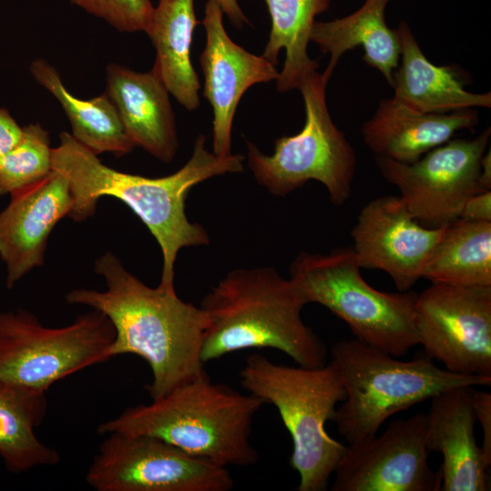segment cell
<instances>
[{
  "label": "cell",
  "mask_w": 491,
  "mask_h": 491,
  "mask_svg": "<svg viewBox=\"0 0 491 491\" xmlns=\"http://www.w3.org/2000/svg\"><path fill=\"white\" fill-rule=\"evenodd\" d=\"M244 156H218L205 148V136L195 141L189 160L176 172L146 177L121 172L103 164L98 155L62 132L52 148V168L68 182L74 205L69 217L76 222L92 216L97 201L112 196L125 204L146 225L160 246L163 266L159 285L175 287V263L184 247L206 246V230L185 214V200L196 185L215 175L240 173Z\"/></svg>",
  "instance_id": "6da1fadb"
},
{
  "label": "cell",
  "mask_w": 491,
  "mask_h": 491,
  "mask_svg": "<svg viewBox=\"0 0 491 491\" xmlns=\"http://www.w3.org/2000/svg\"><path fill=\"white\" fill-rule=\"evenodd\" d=\"M95 271L106 289H74L65 300L110 320L115 339L109 358L131 354L147 363L152 381L145 389L152 400L205 373L201 352L209 321L200 306L182 300L175 287L146 286L111 252L95 260Z\"/></svg>",
  "instance_id": "7a4b0ae2"
},
{
  "label": "cell",
  "mask_w": 491,
  "mask_h": 491,
  "mask_svg": "<svg viewBox=\"0 0 491 491\" xmlns=\"http://www.w3.org/2000/svg\"><path fill=\"white\" fill-rule=\"evenodd\" d=\"M302 290L271 266L230 271L202 299L208 317L204 363L249 348H272L303 367L326 365L327 350L301 316Z\"/></svg>",
  "instance_id": "3957f363"
},
{
  "label": "cell",
  "mask_w": 491,
  "mask_h": 491,
  "mask_svg": "<svg viewBox=\"0 0 491 491\" xmlns=\"http://www.w3.org/2000/svg\"><path fill=\"white\" fill-rule=\"evenodd\" d=\"M263 405L205 373L148 405L127 407L97 433L151 436L221 466H248L259 458L250 437Z\"/></svg>",
  "instance_id": "277c9868"
},
{
  "label": "cell",
  "mask_w": 491,
  "mask_h": 491,
  "mask_svg": "<svg viewBox=\"0 0 491 491\" xmlns=\"http://www.w3.org/2000/svg\"><path fill=\"white\" fill-rule=\"evenodd\" d=\"M331 362L346 393L332 421L349 445L375 436L394 414L446 390L491 385V376L440 368L425 352L402 361L357 338L334 344Z\"/></svg>",
  "instance_id": "5b68a950"
},
{
  "label": "cell",
  "mask_w": 491,
  "mask_h": 491,
  "mask_svg": "<svg viewBox=\"0 0 491 491\" xmlns=\"http://www.w3.org/2000/svg\"><path fill=\"white\" fill-rule=\"evenodd\" d=\"M249 394L274 405L293 441L290 466L299 474L298 491H324L347 446L332 438L326 424L346 393L335 365L288 366L258 353L239 372Z\"/></svg>",
  "instance_id": "8992f818"
},
{
  "label": "cell",
  "mask_w": 491,
  "mask_h": 491,
  "mask_svg": "<svg viewBox=\"0 0 491 491\" xmlns=\"http://www.w3.org/2000/svg\"><path fill=\"white\" fill-rule=\"evenodd\" d=\"M352 247L326 255L300 252L289 267L290 279L308 304L317 303L345 321L356 338L394 356L419 345L416 326L417 294L387 293L366 283Z\"/></svg>",
  "instance_id": "52a82bcc"
},
{
  "label": "cell",
  "mask_w": 491,
  "mask_h": 491,
  "mask_svg": "<svg viewBox=\"0 0 491 491\" xmlns=\"http://www.w3.org/2000/svg\"><path fill=\"white\" fill-rule=\"evenodd\" d=\"M327 80L315 71L300 84L306 120L294 135L275 140L266 155L247 141V165L259 185L276 196H286L310 180L321 183L330 201L343 205L351 196L356 169L355 150L328 111Z\"/></svg>",
  "instance_id": "ba28073f"
},
{
  "label": "cell",
  "mask_w": 491,
  "mask_h": 491,
  "mask_svg": "<svg viewBox=\"0 0 491 491\" xmlns=\"http://www.w3.org/2000/svg\"><path fill=\"white\" fill-rule=\"evenodd\" d=\"M110 320L92 309L60 327L25 309L0 312V380L46 393L55 382L107 361Z\"/></svg>",
  "instance_id": "9c48e42d"
},
{
  "label": "cell",
  "mask_w": 491,
  "mask_h": 491,
  "mask_svg": "<svg viewBox=\"0 0 491 491\" xmlns=\"http://www.w3.org/2000/svg\"><path fill=\"white\" fill-rule=\"evenodd\" d=\"M85 475L96 491H230L225 466L155 436L110 433Z\"/></svg>",
  "instance_id": "30bf717a"
},
{
  "label": "cell",
  "mask_w": 491,
  "mask_h": 491,
  "mask_svg": "<svg viewBox=\"0 0 491 491\" xmlns=\"http://www.w3.org/2000/svg\"><path fill=\"white\" fill-rule=\"evenodd\" d=\"M490 132L488 127L474 139H451L413 163L376 156V165L419 223L445 226L459 218L469 197L485 191L480 165Z\"/></svg>",
  "instance_id": "8fae6325"
},
{
  "label": "cell",
  "mask_w": 491,
  "mask_h": 491,
  "mask_svg": "<svg viewBox=\"0 0 491 491\" xmlns=\"http://www.w3.org/2000/svg\"><path fill=\"white\" fill-rule=\"evenodd\" d=\"M419 344L446 369L491 376V286L434 283L416 302Z\"/></svg>",
  "instance_id": "7c38bea8"
},
{
  "label": "cell",
  "mask_w": 491,
  "mask_h": 491,
  "mask_svg": "<svg viewBox=\"0 0 491 491\" xmlns=\"http://www.w3.org/2000/svg\"><path fill=\"white\" fill-rule=\"evenodd\" d=\"M426 414L391 422L382 435L349 445L333 491H438L439 471L428 465Z\"/></svg>",
  "instance_id": "4fadbf2b"
},
{
  "label": "cell",
  "mask_w": 491,
  "mask_h": 491,
  "mask_svg": "<svg viewBox=\"0 0 491 491\" xmlns=\"http://www.w3.org/2000/svg\"><path fill=\"white\" fill-rule=\"evenodd\" d=\"M445 227L422 225L399 195H383L361 209L351 231L352 248L361 268L386 272L405 292L423 278Z\"/></svg>",
  "instance_id": "5bb4252c"
},
{
  "label": "cell",
  "mask_w": 491,
  "mask_h": 491,
  "mask_svg": "<svg viewBox=\"0 0 491 491\" xmlns=\"http://www.w3.org/2000/svg\"><path fill=\"white\" fill-rule=\"evenodd\" d=\"M203 25L206 44L199 57L205 85L204 97L213 108V153L232 154V126L238 103L252 85L276 80V65L235 44L223 24V12L215 0H207Z\"/></svg>",
  "instance_id": "9a60e30c"
},
{
  "label": "cell",
  "mask_w": 491,
  "mask_h": 491,
  "mask_svg": "<svg viewBox=\"0 0 491 491\" xmlns=\"http://www.w3.org/2000/svg\"><path fill=\"white\" fill-rule=\"evenodd\" d=\"M10 197L0 212V257L6 266L8 289L43 266L51 232L74 205L67 180L55 170Z\"/></svg>",
  "instance_id": "2e32d148"
},
{
  "label": "cell",
  "mask_w": 491,
  "mask_h": 491,
  "mask_svg": "<svg viewBox=\"0 0 491 491\" xmlns=\"http://www.w3.org/2000/svg\"><path fill=\"white\" fill-rule=\"evenodd\" d=\"M472 386L446 390L431 399L426 414V446L443 456L440 490H489L487 468L476 443Z\"/></svg>",
  "instance_id": "e0dca14e"
},
{
  "label": "cell",
  "mask_w": 491,
  "mask_h": 491,
  "mask_svg": "<svg viewBox=\"0 0 491 491\" xmlns=\"http://www.w3.org/2000/svg\"><path fill=\"white\" fill-rule=\"evenodd\" d=\"M105 80V93L131 142L163 163H170L179 143L170 93L159 75L153 68L139 73L111 63Z\"/></svg>",
  "instance_id": "ac0fdd59"
},
{
  "label": "cell",
  "mask_w": 491,
  "mask_h": 491,
  "mask_svg": "<svg viewBox=\"0 0 491 491\" xmlns=\"http://www.w3.org/2000/svg\"><path fill=\"white\" fill-rule=\"evenodd\" d=\"M478 121L477 111L473 108L423 113L393 96L380 100L375 115L364 123L361 131L366 145L376 156L409 164L451 140L456 132L473 129Z\"/></svg>",
  "instance_id": "d6986e66"
},
{
  "label": "cell",
  "mask_w": 491,
  "mask_h": 491,
  "mask_svg": "<svg viewBox=\"0 0 491 491\" xmlns=\"http://www.w3.org/2000/svg\"><path fill=\"white\" fill-rule=\"evenodd\" d=\"M401 62L394 72V97L423 113H449L473 107H491V93L476 94L464 88L456 70L438 66L422 52L409 25L402 22L396 29Z\"/></svg>",
  "instance_id": "ffe728a7"
},
{
  "label": "cell",
  "mask_w": 491,
  "mask_h": 491,
  "mask_svg": "<svg viewBox=\"0 0 491 491\" xmlns=\"http://www.w3.org/2000/svg\"><path fill=\"white\" fill-rule=\"evenodd\" d=\"M390 0H366L362 6L347 16L327 22L315 21L310 41L323 54H329L328 65L322 73L330 79L340 57L348 50L361 45L363 60L381 72L391 85L400 59V43L396 30L388 27L385 13Z\"/></svg>",
  "instance_id": "44dd1931"
},
{
  "label": "cell",
  "mask_w": 491,
  "mask_h": 491,
  "mask_svg": "<svg viewBox=\"0 0 491 491\" xmlns=\"http://www.w3.org/2000/svg\"><path fill=\"white\" fill-rule=\"evenodd\" d=\"M197 24L194 0H158L145 31L155 49L153 69L189 111L200 105V82L190 58Z\"/></svg>",
  "instance_id": "7402d4cb"
},
{
  "label": "cell",
  "mask_w": 491,
  "mask_h": 491,
  "mask_svg": "<svg viewBox=\"0 0 491 491\" xmlns=\"http://www.w3.org/2000/svg\"><path fill=\"white\" fill-rule=\"evenodd\" d=\"M46 393L0 380V457L12 473L57 465L61 456L35 429L47 412Z\"/></svg>",
  "instance_id": "603a6c76"
},
{
  "label": "cell",
  "mask_w": 491,
  "mask_h": 491,
  "mask_svg": "<svg viewBox=\"0 0 491 491\" xmlns=\"http://www.w3.org/2000/svg\"><path fill=\"white\" fill-rule=\"evenodd\" d=\"M34 79L60 104L72 128V136L95 155L110 153L121 157L135 147L127 136L117 110L105 92L85 100L71 94L57 70L44 59L30 65Z\"/></svg>",
  "instance_id": "cb8c5ba5"
},
{
  "label": "cell",
  "mask_w": 491,
  "mask_h": 491,
  "mask_svg": "<svg viewBox=\"0 0 491 491\" xmlns=\"http://www.w3.org/2000/svg\"><path fill=\"white\" fill-rule=\"evenodd\" d=\"M271 16V31L263 56L274 65L286 50V60L276 79L278 92L298 88L319 67L307 54L316 16L329 8L330 0H265Z\"/></svg>",
  "instance_id": "d4e9b609"
},
{
  "label": "cell",
  "mask_w": 491,
  "mask_h": 491,
  "mask_svg": "<svg viewBox=\"0 0 491 491\" xmlns=\"http://www.w3.org/2000/svg\"><path fill=\"white\" fill-rule=\"evenodd\" d=\"M423 278L432 284L491 286V222L458 218L446 225Z\"/></svg>",
  "instance_id": "484cf974"
},
{
  "label": "cell",
  "mask_w": 491,
  "mask_h": 491,
  "mask_svg": "<svg viewBox=\"0 0 491 491\" xmlns=\"http://www.w3.org/2000/svg\"><path fill=\"white\" fill-rule=\"evenodd\" d=\"M53 171L49 133L40 124L24 126L21 140L0 155V195L35 184Z\"/></svg>",
  "instance_id": "4316f807"
},
{
  "label": "cell",
  "mask_w": 491,
  "mask_h": 491,
  "mask_svg": "<svg viewBox=\"0 0 491 491\" xmlns=\"http://www.w3.org/2000/svg\"><path fill=\"white\" fill-rule=\"evenodd\" d=\"M120 32L146 31L154 11L151 0H71Z\"/></svg>",
  "instance_id": "83f0119b"
},
{
  "label": "cell",
  "mask_w": 491,
  "mask_h": 491,
  "mask_svg": "<svg viewBox=\"0 0 491 491\" xmlns=\"http://www.w3.org/2000/svg\"><path fill=\"white\" fill-rule=\"evenodd\" d=\"M473 406L476 418L483 430V445L481 446L486 463L491 465V394L473 390Z\"/></svg>",
  "instance_id": "f1b7e54d"
},
{
  "label": "cell",
  "mask_w": 491,
  "mask_h": 491,
  "mask_svg": "<svg viewBox=\"0 0 491 491\" xmlns=\"http://www.w3.org/2000/svg\"><path fill=\"white\" fill-rule=\"evenodd\" d=\"M459 218L467 221L491 222V190L481 191L469 197Z\"/></svg>",
  "instance_id": "f546056e"
},
{
  "label": "cell",
  "mask_w": 491,
  "mask_h": 491,
  "mask_svg": "<svg viewBox=\"0 0 491 491\" xmlns=\"http://www.w3.org/2000/svg\"><path fill=\"white\" fill-rule=\"evenodd\" d=\"M23 134L24 127L5 108L0 107V155L11 150L21 140Z\"/></svg>",
  "instance_id": "4dcf8cb0"
},
{
  "label": "cell",
  "mask_w": 491,
  "mask_h": 491,
  "mask_svg": "<svg viewBox=\"0 0 491 491\" xmlns=\"http://www.w3.org/2000/svg\"><path fill=\"white\" fill-rule=\"evenodd\" d=\"M223 14L226 15L228 19L236 27H242L248 23L247 17L242 11L237 0H215Z\"/></svg>",
  "instance_id": "1f68e13d"
},
{
  "label": "cell",
  "mask_w": 491,
  "mask_h": 491,
  "mask_svg": "<svg viewBox=\"0 0 491 491\" xmlns=\"http://www.w3.org/2000/svg\"><path fill=\"white\" fill-rule=\"evenodd\" d=\"M479 183L483 190H491V154L486 152L481 159Z\"/></svg>",
  "instance_id": "d6a6232c"
}]
</instances>
